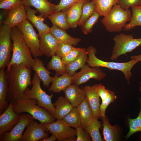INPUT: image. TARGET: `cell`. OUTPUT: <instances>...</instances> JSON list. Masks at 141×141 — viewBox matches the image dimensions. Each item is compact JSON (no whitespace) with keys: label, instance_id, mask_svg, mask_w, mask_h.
<instances>
[{"label":"cell","instance_id":"obj_1","mask_svg":"<svg viewBox=\"0 0 141 141\" xmlns=\"http://www.w3.org/2000/svg\"><path fill=\"white\" fill-rule=\"evenodd\" d=\"M8 84V103L27 99L24 93L32 83L31 70L22 65L14 64L6 70Z\"/></svg>","mask_w":141,"mask_h":141},{"label":"cell","instance_id":"obj_2","mask_svg":"<svg viewBox=\"0 0 141 141\" xmlns=\"http://www.w3.org/2000/svg\"><path fill=\"white\" fill-rule=\"evenodd\" d=\"M11 39L12 41V53L7 69L14 64L22 65L31 69L35 63L31 51L25 42L22 34L17 27L11 28Z\"/></svg>","mask_w":141,"mask_h":141},{"label":"cell","instance_id":"obj_3","mask_svg":"<svg viewBox=\"0 0 141 141\" xmlns=\"http://www.w3.org/2000/svg\"><path fill=\"white\" fill-rule=\"evenodd\" d=\"M13 110L16 114L24 112L32 115L35 119L42 124H49L55 121V118L45 108L37 105V102L33 99H20L13 103Z\"/></svg>","mask_w":141,"mask_h":141},{"label":"cell","instance_id":"obj_4","mask_svg":"<svg viewBox=\"0 0 141 141\" xmlns=\"http://www.w3.org/2000/svg\"><path fill=\"white\" fill-rule=\"evenodd\" d=\"M88 56L86 62L91 67H105L110 70H116L120 71L124 74L130 84V80L132 76L131 70L134 66L138 62L134 59L124 62H107L101 60L96 56L97 52L96 49L92 46H89L86 50Z\"/></svg>","mask_w":141,"mask_h":141},{"label":"cell","instance_id":"obj_5","mask_svg":"<svg viewBox=\"0 0 141 141\" xmlns=\"http://www.w3.org/2000/svg\"><path fill=\"white\" fill-rule=\"evenodd\" d=\"M132 14L129 10H124L116 4L101 20L107 31L109 32L121 31L126 22L131 20Z\"/></svg>","mask_w":141,"mask_h":141},{"label":"cell","instance_id":"obj_6","mask_svg":"<svg viewBox=\"0 0 141 141\" xmlns=\"http://www.w3.org/2000/svg\"><path fill=\"white\" fill-rule=\"evenodd\" d=\"M41 81L37 74L35 72L32 81V87L31 89L28 88L24 94L27 99L36 100L38 106L46 109L54 117L55 108L51 101L53 95L52 94L48 95L43 90L40 86Z\"/></svg>","mask_w":141,"mask_h":141},{"label":"cell","instance_id":"obj_7","mask_svg":"<svg viewBox=\"0 0 141 141\" xmlns=\"http://www.w3.org/2000/svg\"><path fill=\"white\" fill-rule=\"evenodd\" d=\"M115 44L110 57L111 60L117 59L120 56L131 52L141 45V38H134L132 34L120 33L113 38Z\"/></svg>","mask_w":141,"mask_h":141},{"label":"cell","instance_id":"obj_8","mask_svg":"<svg viewBox=\"0 0 141 141\" xmlns=\"http://www.w3.org/2000/svg\"><path fill=\"white\" fill-rule=\"evenodd\" d=\"M16 26L22 33L25 42L31 51L32 56L34 58L42 56L40 48L38 35L30 21L26 19Z\"/></svg>","mask_w":141,"mask_h":141},{"label":"cell","instance_id":"obj_9","mask_svg":"<svg viewBox=\"0 0 141 141\" xmlns=\"http://www.w3.org/2000/svg\"><path fill=\"white\" fill-rule=\"evenodd\" d=\"M11 28L1 24L0 27V68L5 69L11 58L13 43L11 39Z\"/></svg>","mask_w":141,"mask_h":141},{"label":"cell","instance_id":"obj_10","mask_svg":"<svg viewBox=\"0 0 141 141\" xmlns=\"http://www.w3.org/2000/svg\"><path fill=\"white\" fill-rule=\"evenodd\" d=\"M44 125L50 133L54 135L58 141H76V130L70 127L62 119Z\"/></svg>","mask_w":141,"mask_h":141},{"label":"cell","instance_id":"obj_11","mask_svg":"<svg viewBox=\"0 0 141 141\" xmlns=\"http://www.w3.org/2000/svg\"><path fill=\"white\" fill-rule=\"evenodd\" d=\"M34 119L29 114L21 113L17 123L10 131L4 132L0 136V141H22L24 129Z\"/></svg>","mask_w":141,"mask_h":141},{"label":"cell","instance_id":"obj_12","mask_svg":"<svg viewBox=\"0 0 141 141\" xmlns=\"http://www.w3.org/2000/svg\"><path fill=\"white\" fill-rule=\"evenodd\" d=\"M92 67L85 65L80 72L75 73L72 77V83L79 86L91 79L100 81L105 77V74L99 67Z\"/></svg>","mask_w":141,"mask_h":141},{"label":"cell","instance_id":"obj_13","mask_svg":"<svg viewBox=\"0 0 141 141\" xmlns=\"http://www.w3.org/2000/svg\"><path fill=\"white\" fill-rule=\"evenodd\" d=\"M23 134L22 141H38L48 137V130L44 124L31 121Z\"/></svg>","mask_w":141,"mask_h":141},{"label":"cell","instance_id":"obj_14","mask_svg":"<svg viewBox=\"0 0 141 141\" xmlns=\"http://www.w3.org/2000/svg\"><path fill=\"white\" fill-rule=\"evenodd\" d=\"M20 114L16 113L13 109L12 102L9 104L0 116V136L5 132L10 131L17 123Z\"/></svg>","mask_w":141,"mask_h":141},{"label":"cell","instance_id":"obj_15","mask_svg":"<svg viewBox=\"0 0 141 141\" xmlns=\"http://www.w3.org/2000/svg\"><path fill=\"white\" fill-rule=\"evenodd\" d=\"M9 10L7 16L1 24L12 28L27 19L25 7L23 4Z\"/></svg>","mask_w":141,"mask_h":141},{"label":"cell","instance_id":"obj_16","mask_svg":"<svg viewBox=\"0 0 141 141\" xmlns=\"http://www.w3.org/2000/svg\"><path fill=\"white\" fill-rule=\"evenodd\" d=\"M23 4L26 7H34L44 18L55 13L56 5L48 0H23Z\"/></svg>","mask_w":141,"mask_h":141},{"label":"cell","instance_id":"obj_17","mask_svg":"<svg viewBox=\"0 0 141 141\" xmlns=\"http://www.w3.org/2000/svg\"><path fill=\"white\" fill-rule=\"evenodd\" d=\"M40 48L43 55L50 57L55 55L59 43L50 32L39 36Z\"/></svg>","mask_w":141,"mask_h":141},{"label":"cell","instance_id":"obj_18","mask_svg":"<svg viewBox=\"0 0 141 141\" xmlns=\"http://www.w3.org/2000/svg\"><path fill=\"white\" fill-rule=\"evenodd\" d=\"M25 7L27 19L30 21L37 29L39 36L50 32V28L44 22L45 18L40 14L37 15L36 14L37 12L36 10L32 9L30 7Z\"/></svg>","mask_w":141,"mask_h":141},{"label":"cell","instance_id":"obj_19","mask_svg":"<svg viewBox=\"0 0 141 141\" xmlns=\"http://www.w3.org/2000/svg\"><path fill=\"white\" fill-rule=\"evenodd\" d=\"M65 97L74 107H77L85 98V92L79 86L74 84L70 85L63 90Z\"/></svg>","mask_w":141,"mask_h":141},{"label":"cell","instance_id":"obj_20","mask_svg":"<svg viewBox=\"0 0 141 141\" xmlns=\"http://www.w3.org/2000/svg\"><path fill=\"white\" fill-rule=\"evenodd\" d=\"M96 85L92 86L88 85L84 87L83 90L85 94V97L92 110L95 118H100L99 109L100 97L95 90Z\"/></svg>","mask_w":141,"mask_h":141},{"label":"cell","instance_id":"obj_21","mask_svg":"<svg viewBox=\"0 0 141 141\" xmlns=\"http://www.w3.org/2000/svg\"><path fill=\"white\" fill-rule=\"evenodd\" d=\"M72 77L67 72L60 77L56 74L53 77L52 84L48 89L50 92L59 93L71 85L72 83Z\"/></svg>","mask_w":141,"mask_h":141},{"label":"cell","instance_id":"obj_22","mask_svg":"<svg viewBox=\"0 0 141 141\" xmlns=\"http://www.w3.org/2000/svg\"><path fill=\"white\" fill-rule=\"evenodd\" d=\"M76 108L80 116L81 126L84 129L95 118L92 110L86 97Z\"/></svg>","mask_w":141,"mask_h":141},{"label":"cell","instance_id":"obj_23","mask_svg":"<svg viewBox=\"0 0 141 141\" xmlns=\"http://www.w3.org/2000/svg\"><path fill=\"white\" fill-rule=\"evenodd\" d=\"M8 91V84L6 70L4 69L0 70V113L5 111L9 104L7 101Z\"/></svg>","mask_w":141,"mask_h":141},{"label":"cell","instance_id":"obj_24","mask_svg":"<svg viewBox=\"0 0 141 141\" xmlns=\"http://www.w3.org/2000/svg\"><path fill=\"white\" fill-rule=\"evenodd\" d=\"M53 105L55 108L54 117L57 119H62L74 107L65 97H59Z\"/></svg>","mask_w":141,"mask_h":141},{"label":"cell","instance_id":"obj_25","mask_svg":"<svg viewBox=\"0 0 141 141\" xmlns=\"http://www.w3.org/2000/svg\"><path fill=\"white\" fill-rule=\"evenodd\" d=\"M34 63L31 69L37 74L43 85L48 88L53 79V77L50 75L51 73L45 67L40 59L37 58H34Z\"/></svg>","mask_w":141,"mask_h":141},{"label":"cell","instance_id":"obj_26","mask_svg":"<svg viewBox=\"0 0 141 141\" xmlns=\"http://www.w3.org/2000/svg\"><path fill=\"white\" fill-rule=\"evenodd\" d=\"M83 3H76L66 10L67 22L70 28H75L82 14Z\"/></svg>","mask_w":141,"mask_h":141},{"label":"cell","instance_id":"obj_27","mask_svg":"<svg viewBox=\"0 0 141 141\" xmlns=\"http://www.w3.org/2000/svg\"><path fill=\"white\" fill-rule=\"evenodd\" d=\"M50 32L59 43H67L75 46L81 41L80 38L72 37L68 34L66 31L54 25L50 28Z\"/></svg>","mask_w":141,"mask_h":141},{"label":"cell","instance_id":"obj_28","mask_svg":"<svg viewBox=\"0 0 141 141\" xmlns=\"http://www.w3.org/2000/svg\"><path fill=\"white\" fill-rule=\"evenodd\" d=\"M86 50L83 49L77 58L72 63L66 65V70L68 74L73 77L78 69L81 68L85 65L88 57Z\"/></svg>","mask_w":141,"mask_h":141},{"label":"cell","instance_id":"obj_29","mask_svg":"<svg viewBox=\"0 0 141 141\" xmlns=\"http://www.w3.org/2000/svg\"><path fill=\"white\" fill-rule=\"evenodd\" d=\"M66 13V10L54 13L49 15L47 18L53 25L66 31L70 28L67 21Z\"/></svg>","mask_w":141,"mask_h":141},{"label":"cell","instance_id":"obj_30","mask_svg":"<svg viewBox=\"0 0 141 141\" xmlns=\"http://www.w3.org/2000/svg\"><path fill=\"white\" fill-rule=\"evenodd\" d=\"M101 118L103 121V133L104 139L106 141L116 140L117 139V127L110 124L105 116Z\"/></svg>","mask_w":141,"mask_h":141},{"label":"cell","instance_id":"obj_31","mask_svg":"<svg viewBox=\"0 0 141 141\" xmlns=\"http://www.w3.org/2000/svg\"><path fill=\"white\" fill-rule=\"evenodd\" d=\"M95 3L96 10L100 16H105L112 7L117 4L119 0H91Z\"/></svg>","mask_w":141,"mask_h":141},{"label":"cell","instance_id":"obj_32","mask_svg":"<svg viewBox=\"0 0 141 141\" xmlns=\"http://www.w3.org/2000/svg\"><path fill=\"white\" fill-rule=\"evenodd\" d=\"M131 8L132 13L131 20L123 28L125 31H129L136 26H141V5Z\"/></svg>","mask_w":141,"mask_h":141},{"label":"cell","instance_id":"obj_33","mask_svg":"<svg viewBox=\"0 0 141 141\" xmlns=\"http://www.w3.org/2000/svg\"><path fill=\"white\" fill-rule=\"evenodd\" d=\"M52 58L47 65L48 70H55L56 74L58 75H62L67 72L66 65L61 58L56 55L52 56Z\"/></svg>","mask_w":141,"mask_h":141},{"label":"cell","instance_id":"obj_34","mask_svg":"<svg viewBox=\"0 0 141 141\" xmlns=\"http://www.w3.org/2000/svg\"><path fill=\"white\" fill-rule=\"evenodd\" d=\"M101 126V123L98 119L95 118L92 122L84 129L89 134L92 141H102L103 139L99 131Z\"/></svg>","mask_w":141,"mask_h":141},{"label":"cell","instance_id":"obj_35","mask_svg":"<svg viewBox=\"0 0 141 141\" xmlns=\"http://www.w3.org/2000/svg\"><path fill=\"white\" fill-rule=\"evenodd\" d=\"M62 120L68 125L76 129L81 126L79 115L76 107H74Z\"/></svg>","mask_w":141,"mask_h":141},{"label":"cell","instance_id":"obj_36","mask_svg":"<svg viewBox=\"0 0 141 141\" xmlns=\"http://www.w3.org/2000/svg\"><path fill=\"white\" fill-rule=\"evenodd\" d=\"M139 101L140 109L138 116L136 118H129L128 119L129 130L126 136L127 139L136 132H140L141 133V99L139 100ZM140 140L141 141V134L140 136Z\"/></svg>","mask_w":141,"mask_h":141},{"label":"cell","instance_id":"obj_37","mask_svg":"<svg viewBox=\"0 0 141 141\" xmlns=\"http://www.w3.org/2000/svg\"><path fill=\"white\" fill-rule=\"evenodd\" d=\"M96 10L95 3L92 1H90L83 4L82 14L78 25L81 26Z\"/></svg>","mask_w":141,"mask_h":141},{"label":"cell","instance_id":"obj_38","mask_svg":"<svg viewBox=\"0 0 141 141\" xmlns=\"http://www.w3.org/2000/svg\"><path fill=\"white\" fill-rule=\"evenodd\" d=\"M100 16L98 13L95 11L82 25L81 29L84 34L87 35L92 32L93 27L97 22Z\"/></svg>","mask_w":141,"mask_h":141},{"label":"cell","instance_id":"obj_39","mask_svg":"<svg viewBox=\"0 0 141 141\" xmlns=\"http://www.w3.org/2000/svg\"><path fill=\"white\" fill-rule=\"evenodd\" d=\"M90 0H60L56 5L55 13L66 10L74 4L78 3L83 4L90 1Z\"/></svg>","mask_w":141,"mask_h":141},{"label":"cell","instance_id":"obj_40","mask_svg":"<svg viewBox=\"0 0 141 141\" xmlns=\"http://www.w3.org/2000/svg\"><path fill=\"white\" fill-rule=\"evenodd\" d=\"M117 97L115 95L114 92L110 91L107 97L103 101H102L100 105L99 109V114L100 118L105 116L106 110L109 104L114 102Z\"/></svg>","mask_w":141,"mask_h":141},{"label":"cell","instance_id":"obj_41","mask_svg":"<svg viewBox=\"0 0 141 141\" xmlns=\"http://www.w3.org/2000/svg\"><path fill=\"white\" fill-rule=\"evenodd\" d=\"M84 48L73 47V49L66 56L61 58L65 65L74 61L78 57Z\"/></svg>","mask_w":141,"mask_h":141},{"label":"cell","instance_id":"obj_42","mask_svg":"<svg viewBox=\"0 0 141 141\" xmlns=\"http://www.w3.org/2000/svg\"><path fill=\"white\" fill-rule=\"evenodd\" d=\"M73 47L72 45L69 44L59 43L55 55L61 58L67 55L73 49Z\"/></svg>","mask_w":141,"mask_h":141},{"label":"cell","instance_id":"obj_43","mask_svg":"<svg viewBox=\"0 0 141 141\" xmlns=\"http://www.w3.org/2000/svg\"><path fill=\"white\" fill-rule=\"evenodd\" d=\"M23 0H0V8L10 10L23 4Z\"/></svg>","mask_w":141,"mask_h":141},{"label":"cell","instance_id":"obj_44","mask_svg":"<svg viewBox=\"0 0 141 141\" xmlns=\"http://www.w3.org/2000/svg\"><path fill=\"white\" fill-rule=\"evenodd\" d=\"M117 4L124 10H129L130 7L141 5V0H119Z\"/></svg>","mask_w":141,"mask_h":141},{"label":"cell","instance_id":"obj_45","mask_svg":"<svg viewBox=\"0 0 141 141\" xmlns=\"http://www.w3.org/2000/svg\"><path fill=\"white\" fill-rule=\"evenodd\" d=\"M77 141H90L91 140L89 134L81 126L76 128Z\"/></svg>","mask_w":141,"mask_h":141},{"label":"cell","instance_id":"obj_46","mask_svg":"<svg viewBox=\"0 0 141 141\" xmlns=\"http://www.w3.org/2000/svg\"><path fill=\"white\" fill-rule=\"evenodd\" d=\"M95 85L96 91L103 101L108 96L110 91L106 89L105 87L101 84Z\"/></svg>","mask_w":141,"mask_h":141},{"label":"cell","instance_id":"obj_47","mask_svg":"<svg viewBox=\"0 0 141 141\" xmlns=\"http://www.w3.org/2000/svg\"><path fill=\"white\" fill-rule=\"evenodd\" d=\"M56 138L55 136L52 134L49 137H47L40 140V141H54L56 140Z\"/></svg>","mask_w":141,"mask_h":141},{"label":"cell","instance_id":"obj_48","mask_svg":"<svg viewBox=\"0 0 141 141\" xmlns=\"http://www.w3.org/2000/svg\"><path fill=\"white\" fill-rule=\"evenodd\" d=\"M130 58L131 59H134L136 60L138 62L141 61V54L138 55L131 56Z\"/></svg>","mask_w":141,"mask_h":141},{"label":"cell","instance_id":"obj_49","mask_svg":"<svg viewBox=\"0 0 141 141\" xmlns=\"http://www.w3.org/2000/svg\"><path fill=\"white\" fill-rule=\"evenodd\" d=\"M140 92H141V82L140 83Z\"/></svg>","mask_w":141,"mask_h":141}]
</instances>
